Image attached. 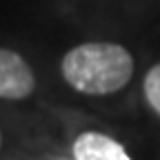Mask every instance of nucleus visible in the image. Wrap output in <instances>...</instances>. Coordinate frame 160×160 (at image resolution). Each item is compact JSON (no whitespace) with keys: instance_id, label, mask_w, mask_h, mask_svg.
<instances>
[{"instance_id":"f257e3e1","label":"nucleus","mask_w":160,"mask_h":160,"mask_svg":"<svg viewBox=\"0 0 160 160\" xmlns=\"http://www.w3.org/2000/svg\"><path fill=\"white\" fill-rule=\"evenodd\" d=\"M60 71L65 82L78 93L109 96L129 85L133 56L116 42H82L62 56Z\"/></svg>"},{"instance_id":"f03ea898","label":"nucleus","mask_w":160,"mask_h":160,"mask_svg":"<svg viewBox=\"0 0 160 160\" xmlns=\"http://www.w3.org/2000/svg\"><path fill=\"white\" fill-rule=\"evenodd\" d=\"M36 89V76L29 62L13 49L0 47V98L25 100Z\"/></svg>"},{"instance_id":"7ed1b4c3","label":"nucleus","mask_w":160,"mask_h":160,"mask_svg":"<svg viewBox=\"0 0 160 160\" xmlns=\"http://www.w3.org/2000/svg\"><path fill=\"white\" fill-rule=\"evenodd\" d=\"M73 160H131V156L111 136L85 131L73 140Z\"/></svg>"},{"instance_id":"20e7f679","label":"nucleus","mask_w":160,"mask_h":160,"mask_svg":"<svg viewBox=\"0 0 160 160\" xmlns=\"http://www.w3.org/2000/svg\"><path fill=\"white\" fill-rule=\"evenodd\" d=\"M142 91H145V98L149 107L160 116V62L153 65L147 76H145V82H142Z\"/></svg>"},{"instance_id":"39448f33","label":"nucleus","mask_w":160,"mask_h":160,"mask_svg":"<svg viewBox=\"0 0 160 160\" xmlns=\"http://www.w3.org/2000/svg\"><path fill=\"white\" fill-rule=\"evenodd\" d=\"M0 147H2V131H0Z\"/></svg>"}]
</instances>
